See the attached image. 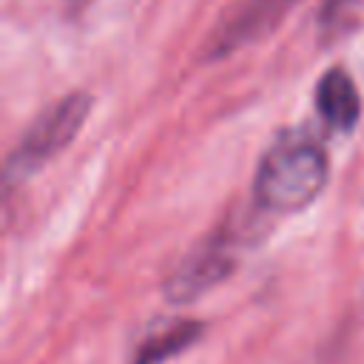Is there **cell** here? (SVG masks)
I'll return each mask as SVG.
<instances>
[{
  "mask_svg": "<svg viewBox=\"0 0 364 364\" xmlns=\"http://www.w3.org/2000/svg\"><path fill=\"white\" fill-rule=\"evenodd\" d=\"M330 176V162L324 148L304 136H282L259 162L253 179V199L273 213L304 210L324 191Z\"/></svg>",
  "mask_w": 364,
  "mask_h": 364,
  "instance_id": "6da1fadb",
  "label": "cell"
},
{
  "mask_svg": "<svg viewBox=\"0 0 364 364\" xmlns=\"http://www.w3.org/2000/svg\"><path fill=\"white\" fill-rule=\"evenodd\" d=\"M91 111V97L85 91H71L51 102L17 139L14 151L6 159V179L23 182L46 162H51L63 148L74 142L85 117Z\"/></svg>",
  "mask_w": 364,
  "mask_h": 364,
  "instance_id": "7a4b0ae2",
  "label": "cell"
},
{
  "mask_svg": "<svg viewBox=\"0 0 364 364\" xmlns=\"http://www.w3.org/2000/svg\"><path fill=\"white\" fill-rule=\"evenodd\" d=\"M239 247H242V239L236 236L233 228L230 230L222 228L213 236H208L168 276V282H165L168 301L188 304V301L199 299L202 293H208L210 287H216L222 279H228L233 273V267H236Z\"/></svg>",
  "mask_w": 364,
  "mask_h": 364,
  "instance_id": "3957f363",
  "label": "cell"
},
{
  "mask_svg": "<svg viewBox=\"0 0 364 364\" xmlns=\"http://www.w3.org/2000/svg\"><path fill=\"white\" fill-rule=\"evenodd\" d=\"M293 3L296 0H239L208 34V40L202 43V54L208 60H219L264 37L287 14Z\"/></svg>",
  "mask_w": 364,
  "mask_h": 364,
  "instance_id": "277c9868",
  "label": "cell"
},
{
  "mask_svg": "<svg viewBox=\"0 0 364 364\" xmlns=\"http://www.w3.org/2000/svg\"><path fill=\"white\" fill-rule=\"evenodd\" d=\"M316 108L330 128H336V131L355 128V122L361 117V97H358L353 77L341 65L321 74V80L316 85Z\"/></svg>",
  "mask_w": 364,
  "mask_h": 364,
  "instance_id": "5b68a950",
  "label": "cell"
},
{
  "mask_svg": "<svg viewBox=\"0 0 364 364\" xmlns=\"http://www.w3.org/2000/svg\"><path fill=\"white\" fill-rule=\"evenodd\" d=\"M202 330H205L202 321H193V318L165 321V324H159L156 330H151L142 338V344L136 347L131 364H165L173 355L185 353L202 336Z\"/></svg>",
  "mask_w": 364,
  "mask_h": 364,
  "instance_id": "8992f818",
  "label": "cell"
},
{
  "mask_svg": "<svg viewBox=\"0 0 364 364\" xmlns=\"http://www.w3.org/2000/svg\"><path fill=\"white\" fill-rule=\"evenodd\" d=\"M74 3H82V0H74Z\"/></svg>",
  "mask_w": 364,
  "mask_h": 364,
  "instance_id": "52a82bcc",
  "label": "cell"
}]
</instances>
